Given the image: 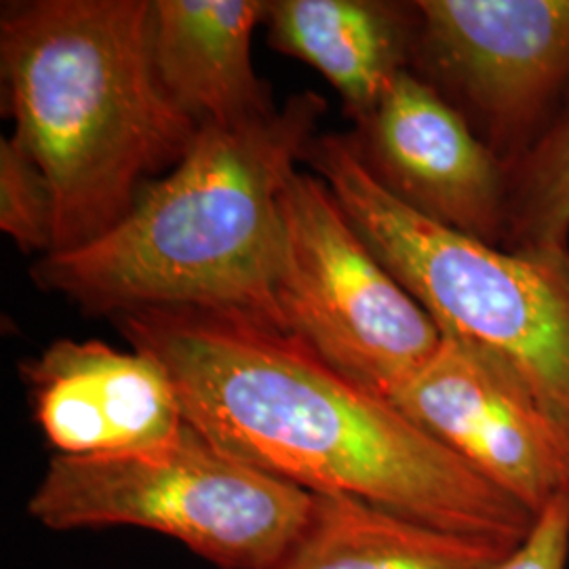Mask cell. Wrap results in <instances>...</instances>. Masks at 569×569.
<instances>
[{
  "instance_id": "1",
  "label": "cell",
  "mask_w": 569,
  "mask_h": 569,
  "mask_svg": "<svg viewBox=\"0 0 569 569\" xmlns=\"http://www.w3.org/2000/svg\"><path fill=\"white\" fill-rule=\"evenodd\" d=\"M114 319L131 348L167 371L186 422L247 467L509 550L536 523L390 399L346 378L283 327L204 308Z\"/></svg>"
},
{
  "instance_id": "2",
  "label": "cell",
  "mask_w": 569,
  "mask_h": 569,
  "mask_svg": "<svg viewBox=\"0 0 569 569\" xmlns=\"http://www.w3.org/2000/svg\"><path fill=\"white\" fill-rule=\"evenodd\" d=\"M323 114L326 100L305 91L262 119L203 127L169 176L143 186L119 224L42 256L32 279L89 315L204 308L283 327L281 194Z\"/></svg>"
},
{
  "instance_id": "3",
  "label": "cell",
  "mask_w": 569,
  "mask_h": 569,
  "mask_svg": "<svg viewBox=\"0 0 569 569\" xmlns=\"http://www.w3.org/2000/svg\"><path fill=\"white\" fill-rule=\"evenodd\" d=\"M150 11L152 0L2 4L4 98L53 194L51 253L119 224L143 180L180 163L201 131L157 74Z\"/></svg>"
},
{
  "instance_id": "4",
  "label": "cell",
  "mask_w": 569,
  "mask_h": 569,
  "mask_svg": "<svg viewBox=\"0 0 569 569\" xmlns=\"http://www.w3.org/2000/svg\"><path fill=\"white\" fill-rule=\"evenodd\" d=\"M305 161L443 336L505 363L569 425V253L509 251L430 222L371 178L348 136L312 138Z\"/></svg>"
},
{
  "instance_id": "5",
  "label": "cell",
  "mask_w": 569,
  "mask_h": 569,
  "mask_svg": "<svg viewBox=\"0 0 569 569\" xmlns=\"http://www.w3.org/2000/svg\"><path fill=\"white\" fill-rule=\"evenodd\" d=\"M310 498L234 460L186 422L157 448L53 456L26 510L53 531L150 529L218 569H268L302 528Z\"/></svg>"
},
{
  "instance_id": "6",
  "label": "cell",
  "mask_w": 569,
  "mask_h": 569,
  "mask_svg": "<svg viewBox=\"0 0 569 569\" xmlns=\"http://www.w3.org/2000/svg\"><path fill=\"white\" fill-rule=\"evenodd\" d=\"M281 216L283 329L352 382L392 399L437 355L441 329L378 260L317 173L289 178Z\"/></svg>"
},
{
  "instance_id": "7",
  "label": "cell",
  "mask_w": 569,
  "mask_h": 569,
  "mask_svg": "<svg viewBox=\"0 0 569 569\" xmlns=\"http://www.w3.org/2000/svg\"><path fill=\"white\" fill-rule=\"evenodd\" d=\"M409 70L507 164L569 103V0H416Z\"/></svg>"
},
{
  "instance_id": "8",
  "label": "cell",
  "mask_w": 569,
  "mask_h": 569,
  "mask_svg": "<svg viewBox=\"0 0 569 569\" xmlns=\"http://www.w3.org/2000/svg\"><path fill=\"white\" fill-rule=\"evenodd\" d=\"M390 401L533 517L569 493V425L488 352L443 336Z\"/></svg>"
},
{
  "instance_id": "9",
  "label": "cell",
  "mask_w": 569,
  "mask_h": 569,
  "mask_svg": "<svg viewBox=\"0 0 569 569\" xmlns=\"http://www.w3.org/2000/svg\"><path fill=\"white\" fill-rule=\"evenodd\" d=\"M371 178L407 209L479 243L507 247L509 169L411 70L346 133Z\"/></svg>"
},
{
  "instance_id": "10",
  "label": "cell",
  "mask_w": 569,
  "mask_h": 569,
  "mask_svg": "<svg viewBox=\"0 0 569 569\" xmlns=\"http://www.w3.org/2000/svg\"><path fill=\"white\" fill-rule=\"evenodd\" d=\"M21 378L58 456L142 451L173 441L186 427L167 371L136 348L58 340L21 363Z\"/></svg>"
},
{
  "instance_id": "11",
  "label": "cell",
  "mask_w": 569,
  "mask_h": 569,
  "mask_svg": "<svg viewBox=\"0 0 569 569\" xmlns=\"http://www.w3.org/2000/svg\"><path fill=\"white\" fill-rule=\"evenodd\" d=\"M264 0H152V61L169 98L203 127L268 117L272 106L251 61Z\"/></svg>"
},
{
  "instance_id": "12",
  "label": "cell",
  "mask_w": 569,
  "mask_h": 569,
  "mask_svg": "<svg viewBox=\"0 0 569 569\" xmlns=\"http://www.w3.org/2000/svg\"><path fill=\"white\" fill-rule=\"evenodd\" d=\"M264 23L270 44L312 66L357 124L390 81L409 70L416 7L387 0H272Z\"/></svg>"
},
{
  "instance_id": "13",
  "label": "cell",
  "mask_w": 569,
  "mask_h": 569,
  "mask_svg": "<svg viewBox=\"0 0 569 569\" xmlns=\"http://www.w3.org/2000/svg\"><path fill=\"white\" fill-rule=\"evenodd\" d=\"M510 552L355 496L312 493L302 528L268 569H498Z\"/></svg>"
},
{
  "instance_id": "14",
  "label": "cell",
  "mask_w": 569,
  "mask_h": 569,
  "mask_svg": "<svg viewBox=\"0 0 569 569\" xmlns=\"http://www.w3.org/2000/svg\"><path fill=\"white\" fill-rule=\"evenodd\" d=\"M509 251L569 253V103L509 167Z\"/></svg>"
},
{
  "instance_id": "15",
  "label": "cell",
  "mask_w": 569,
  "mask_h": 569,
  "mask_svg": "<svg viewBox=\"0 0 569 569\" xmlns=\"http://www.w3.org/2000/svg\"><path fill=\"white\" fill-rule=\"evenodd\" d=\"M0 230L23 253H51L56 207L49 182L28 148L16 138L0 142Z\"/></svg>"
},
{
  "instance_id": "16",
  "label": "cell",
  "mask_w": 569,
  "mask_h": 569,
  "mask_svg": "<svg viewBox=\"0 0 569 569\" xmlns=\"http://www.w3.org/2000/svg\"><path fill=\"white\" fill-rule=\"evenodd\" d=\"M568 561L569 493H563L536 515L528 538L498 569H568Z\"/></svg>"
}]
</instances>
